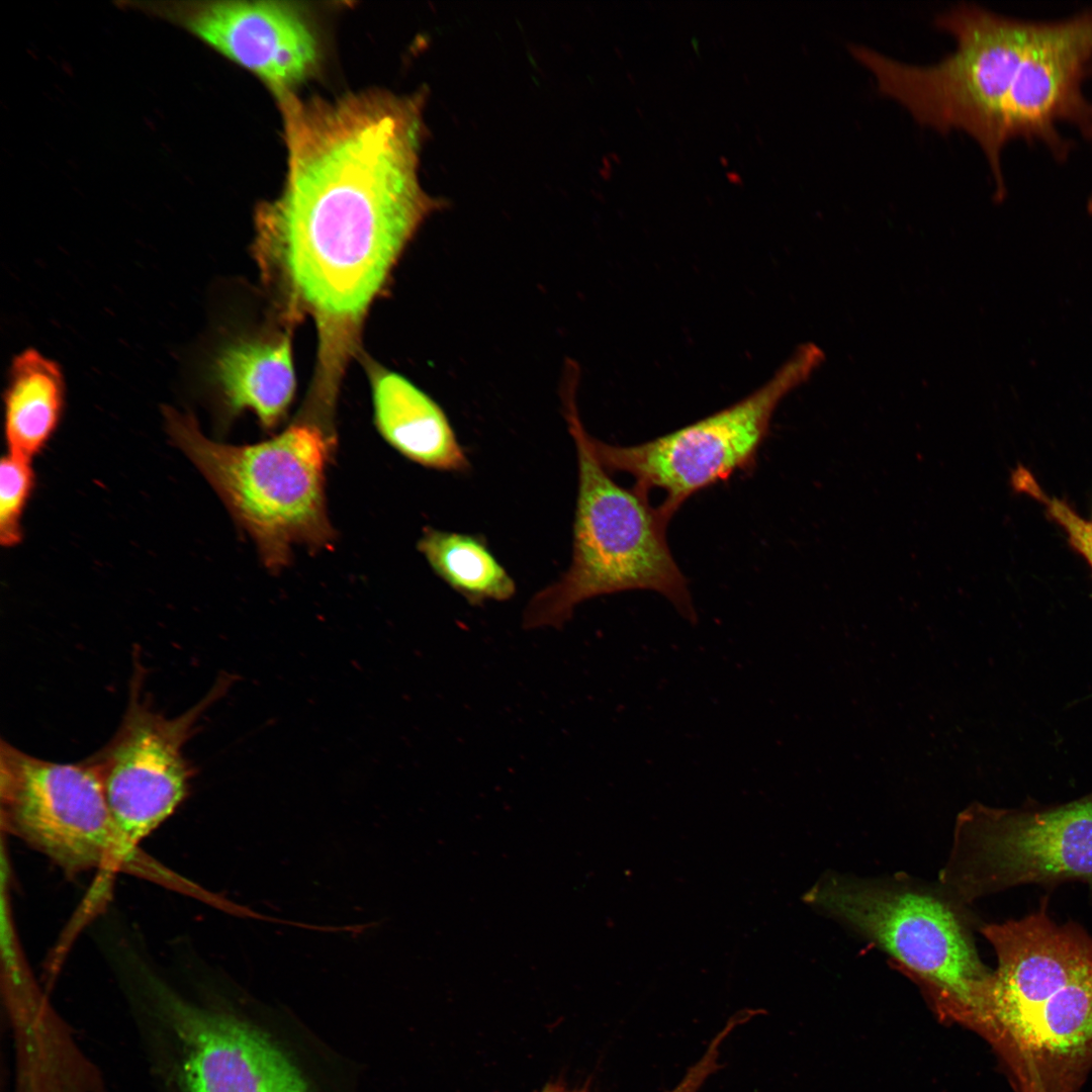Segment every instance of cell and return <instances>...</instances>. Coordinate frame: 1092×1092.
Segmentation results:
<instances>
[{
	"mask_svg": "<svg viewBox=\"0 0 1092 1092\" xmlns=\"http://www.w3.org/2000/svg\"><path fill=\"white\" fill-rule=\"evenodd\" d=\"M939 880L963 905L1023 885L1076 882L1092 895V794L1046 807L970 805Z\"/></svg>",
	"mask_w": 1092,
	"mask_h": 1092,
	"instance_id": "ba28073f",
	"label": "cell"
},
{
	"mask_svg": "<svg viewBox=\"0 0 1092 1092\" xmlns=\"http://www.w3.org/2000/svg\"><path fill=\"white\" fill-rule=\"evenodd\" d=\"M418 550L445 583L472 606L504 602L516 593V583L477 535L423 529Z\"/></svg>",
	"mask_w": 1092,
	"mask_h": 1092,
	"instance_id": "e0dca14e",
	"label": "cell"
},
{
	"mask_svg": "<svg viewBox=\"0 0 1092 1092\" xmlns=\"http://www.w3.org/2000/svg\"><path fill=\"white\" fill-rule=\"evenodd\" d=\"M2 815L8 828L69 872L102 866L163 873L120 833L90 757L59 763L1 741Z\"/></svg>",
	"mask_w": 1092,
	"mask_h": 1092,
	"instance_id": "30bf717a",
	"label": "cell"
},
{
	"mask_svg": "<svg viewBox=\"0 0 1092 1092\" xmlns=\"http://www.w3.org/2000/svg\"><path fill=\"white\" fill-rule=\"evenodd\" d=\"M697 1090L696 1084L688 1077H685L680 1083L670 1092H694ZM542 1092H585L581 1089L569 1088L559 1083L547 1084Z\"/></svg>",
	"mask_w": 1092,
	"mask_h": 1092,
	"instance_id": "ffe728a7",
	"label": "cell"
},
{
	"mask_svg": "<svg viewBox=\"0 0 1092 1092\" xmlns=\"http://www.w3.org/2000/svg\"><path fill=\"white\" fill-rule=\"evenodd\" d=\"M35 486L31 460L7 452L0 465V542L14 547L22 541V518Z\"/></svg>",
	"mask_w": 1092,
	"mask_h": 1092,
	"instance_id": "ac0fdd59",
	"label": "cell"
},
{
	"mask_svg": "<svg viewBox=\"0 0 1092 1092\" xmlns=\"http://www.w3.org/2000/svg\"><path fill=\"white\" fill-rule=\"evenodd\" d=\"M166 430L217 493L263 565L278 573L296 547L331 550L337 534L327 505V474L337 452L334 408L306 401L275 436L254 444L211 440L191 414L163 406Z\"/></svg>",
	"mask_w": 1092,
	"mask_h": 1092,
	"instance_id": "7a4b0ae2",
	"label": "cell"
},
{
	"mask_svg": "<svg viewBox=\"0 0 1092 1092\" xmlns=\"http://www.w3.org/2000/svg\"><path fill=\"white\" fill-rule=\"evenodd\" d=\"M176 25L233 63L257 75L276 97L317 70L322 58L315 26L304 9L282 1H119Z\"/></svg>",
	"mask_w": 1092,
	"mask_h": 1092,
	"instance_id": "7c38bea8",
	"label": "cell"
},
{
	"mask_svg": "<svg viewBox=\"0 0 1092 1092\" xmlns=\"http://www.w3.org/2000/svg\"><path fill=\"white\" fill-rule=\"evenodd\" d=\"M1087 209H1088V211L1090 213H1092V191H1091V193L1089 195V198H1088V201H1087Z\"/></svg>",
	"mask_w": 1092,
	"mask_h": 1092,
	"instance_id": "44dd1931",
	"label": "cell"
},
{
	"mask_svg": "<svg viewBox=\"0 0 1092 1092\" xmlns=\"http://www.w3.org/2000/svg\"><path fill=\"white\" fill-rule=\"evenodd\" d=\"M980 930L997 958L983 1021L1008 1039L1027 1092H1061L1092 1057V936L1055 921L1045 900Z\"/></svg>",
	"mask_w": 1092,
	"mask_h": 1092,
	"instance_id": "3957f363",
	"label": "cell"
},
{
	"mask_svg": "<svg viewBox=\"0 0 1092 1092\" xmlns=\"http://www.w3.org/2000/svg\"><path fill=\"white\" fill-rule=\"evenodd\" d=\"M135 665L120 726L90 758L100 772L116 827L138 847L186 797L193 769L183 754L184 745L232 678L217 681L199 703L169 718L146 697L144 670L139 661Z\"/></svg>",
	"mask_w": 1092,
	"mask_h": 1092,
	"instance_id": "8fae6325",
	"label": "cell"
},
{
	"mask_svg": "<svg viewBox=\"0 0 1092 1092\" xmlns=\"http://www.w3.org/2000/svg\"><path fill=\"white\" fill-rule=\"evenodd\" d=\"M208 370L224 423L251 411L271 432L285 418L295 390L288 336L229 343L214 355Z\"/></svg>",
	"mask_w": 1092,
	"mask_h": 1092,
	"instance_id": "9a60e30c",
	"label": "cell"
},
{
	"mask_svg": "<svg viewBox=\"0 0 1092 1092\" xmlns=\"http://www.w3.org/2000/svg\"><path fill=\"white\" fill-rule=\"evenodd\" d=\"M823 361L818 346L804 343L757 389L699 421L636 445H612L586 432L587 443L607 471L630 474L635 490H662L657 507L670 521L692 495L753 468L777 407Z\"/></svg>",
	"mask_w": 1092,
	"mask_h": 1092,
	"instance_id": "52a82bcc",
	"label": "cell"
},
{
	"mask_svg": "<svg viewBox=\"0 0 1092 1092\" xmlns=\"http://www.w3.org/2000/svg\"><path fill=\"white\" fill-rule=\"evenodd\" d=\"M1033 498L1040 503L1050 518L1066 532L1071 545L1086 559L1092 569V520L1076 513L1063 500L1036 489Z\"/></svg>",
	"mask_w": 1092,
	"mask_h": 1092,
	"instance_id": "d6986e66",
	"label": "cell"
},
{
	"mask_svg": "<svg viewBox=\"0 0 1092 1092\" xmlns=\"http://www.w3.org/2000/svg\"><path fill=\"white\" fill-rule=\"evenodd\" d=\"M576 384L569 380L561 386L578 471L571 561L558 580L531 599L524 626L559 627L586 600L637 589L660 594L695 624L698 615L689 581L666 539L669 521L647 495L613 480L597 459L578 415Z\"/></svg>",
	"mask_w": 1092,
	"mask_h": 1092,
	"instance_id": "277c9868",
	"label": "cell"
},
{
	"mask_svg": "<svg viewBox=\"0 0 1092 1092\" xmlns=\"http://www.w3.org/2000/svg\"><path fill=\"white\" fill-rule=\"evenodd\" d=\"M373 372L374 423L385 442L426 468L467 472L469 459L440 404L396 372Z\"/></svg>",
	"mask_w": 1092,
	"mask_h": 1092,
	"instance_id": "5bb4252c",
	"label": "cell"
},
{
	"mask_svg": "<svg viewBox=\"0 0 1092 1092\" xmlns=\"http://www.w3.org/2000/svg\"><path fill=\"white\" fill-rule=\"evenodd\" d=\"M66 390L61 365L38 350L12 358L2 394L8 453L32 460L42 452L62 422Z\"/></svg>",
	"mask_w": 1092,
	"mask_h": 1092,
	"instance_id": "2e32d148",
	"label": "cell"
},
{
	"mask_svg": "<svg viewBox=\"0 0 1092 1092\" xmlns=\"http://www.w3.org/2000/svg\"><path fill=\"white\" fill-rule=\"evenodd\" d=\"M277 100L287 171L281 193L257 210L255 251L289 308L313 317L318 367L340 373L404 249L446 205L418 176L425 95Z\"/></svg>",
	"mask_w": 1092,
	"mask_h": 1092,
	"instance_id": "6da1fadb",
	"label": "cell"
},
{
	"mask_svg": "<svg viewBox=\"0 0 1092 1092\" xmlns=\"http://www.w3.org/2000/svg\"><path fill=\"white\" fill-rule=\"evenodd\" d=\"M1091 62L1092 9L1057 21H1032L1005 99L1007 141L1039 143L1065 161L1071 145L1059 123L1092 140V101L1083 91Z\"/></svg>",
	"mask_w": 1092,
	"mask_h": 1092,
	"instance_id": "4fadbf2b",
	"label": "cell"
},
{
	"mask_svg": "<svg viewBox=\"0 0 1092 1092\" xmlns=\"http://www.w3.org/2000/svg\"><path fill=\"white\" fill-rule=\"evenodd\" d=\"M803 899L886 951L945 1004L981 1018L992 971L980 960L964 905L941 888L827 874Z\"/></svg>",
	"mask_w": 1092,
	"mask_h": 1092,
	"instance_id": "8992f818",
	"label": "cell"
},
{
	"mask_svg": "<svg viewBox=\"0 0 1092 1092\" xmlns=\"http://www.w3.org/2000/svg\"><path fill=\"white\" fill-rule=\"evenodd\" d=\"M149 1063L159 1092H316L267 1027L177 992L158 1007Z\"/></svg>",
	"mask_w": 1092,
	"mask_h": 1092,
	"instance_id": "9c48e42d",
	"label": "cell"
},
{
	"mask_svg": "<svg viewBox=\"0 0 1092 1092\" xmlns=\"http://www.w3.org/2000/svg\"><path fill=\"white\" fill-rule=\"evenodd\" d=\"M953 34L956 50L929 66L905 64L875 50L849 44L875 76L879 90L898 100L921 124L940 132L962 129L982 149L996 196L1006 192L1002 153L1007 138L1004 104L1032 21L961 4L936 17Z\"/></svg>",
	"mask_w": 1092,
	"mask_h": 1092,
	"instance_id": "5b68a950",
	"label": "cell"
}]
</instances>
